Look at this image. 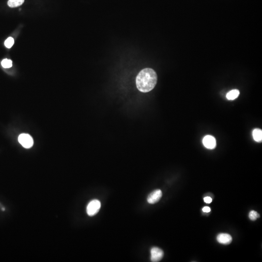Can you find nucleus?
Returning a JSON list of instances; mask_svg holds the SVG:
<instances>
[{
    "mask_svg": "<svg viewBox=\"0 0 262 262\" xmlns=\"http://www.w3.org/2000/svg\"><path fill=\"white\" fill-rule=\"evenodd\" d=\"M101 207V203L99 201L97 200L91 201L87 206V214L89 216H94L98 213Z\"/></svg>",
    "mask_w": 262,
    "mask_h": 262,
    "instance_id": "obj_2",
    "label": "nucleus"
},
{
    "mask_svg": "<svg viewBox=\"0 0 262 262\" xmlns=\"http://www.w3.org/2000/svg\"><path fill=\"white\" fill-rule=\"evenodd\" d=\"M2 66L3 68H10L12 66V61L8 59H4L2 61Z\"/></svg>",
    "mask_w": 262,
    "mask_h": 262,
    "instance_id": "obj_11",
    "label": "nucleus"
},
{
    "mask_svg": "<svg viewBox=\"0 0 262 262\" xmlns=\"http://www.w3.org/2000/svg\"><path fill=\"white\" fill-rule=\"evenodd\" d=\"M203 145L208 149H214L217 145L216 140L213 136L210 135L206 136L202 140Z\"/></svg>",
    "mask_w": 262,
    "mask_h": 262,
    "instance_id": "obj_5",
    "label": "nucleus"
},
{
    "mask_svg": "<svg viewBox=\"0 0 262 262\" xmlns=\"http://www.w3.org/2000/svg\"><path fill=\"white\" fill-rule=\"evenodd\" d=\"M24 2V0H8V6L10 8H17L21 6Z\"/></svg>",
    "mask_w": 262,
    "mask_h": 262,
    "instance_id": "obj_10",
    "label": "nucleus"
},
{
    "mask_svg": "<svg viewBox=\"0 0 262 262\" xmlns=\"http://www.w3.org/2000/svg\"><path fill=\"white\" fill-rule=\"evenodd\" d=\"M19 142L24 148L29 149L33 146L34 140L30 135L26 134H22L19 135L18 138Z\"/></svg>",
    "mask_w": 262,
    "mask_h": 262,
    "instance_id": "obj_3",
    "label": "nucleus"
},
{
    "mask_svg": "<svg viewBox=\"0 0 262 262\" xmlns=\"http://www.w3.org/2000/svg\"><path fill=\"white\" fill-rule=\"evenodd\" d=\"M151 260L152 262H159L164 256V251L161 249L153 247L151 250Z\"/></svg>",
    "mask_w": 262,
    "mask_h": 262,
    "instance_id": "obj_4",
    "label": "nucleus"
},
{
    "mask_svg": "<svg viewBox=\"0 0 262 262\" xmlns=\"http://www.w3.org/2000/svg\"><path fill=\"white\" fill-rule=\"evenodd\" d=\"M14 43V40L12 37H9L5 42H4V45L8 48H11Z\"/></svg>",
    "mask_w": 262,
    "mask_h": 262,
    "instance_id": "obj_13",
    "label": "nucleus"
},
{
    "mask_svg": "<svg viewBox=\"0 0 262 262\" xmlns=\"http://www.w3.org/2000/svg\"><path fill=\"white\" fill-rule=\"evenodd\" d=\"M157 75L154 70L146 68L138 73L136 79V85L139 91L144 93L151 91L156 86Z\"/></svg>",
    "mask_w": 262,
    "mask_h": 262,
    "instance_id": "obj_1",
    "label": "nucleus"
},
{
    "mask_svg": "<svg viewBox=\"0 0 262 262\" xmlns=\"http://www.w3.org/2000/svg\"><path fill=\"white\" fill-rule=\"evenodd\" d=\"M239 94L240 92L238 90L233 89V90L229 91L227 93V95H226V98L229 100H233V99H237L238 97Z\"/></svg>",
    "mask_w": 262,
    "mask_h": 262,
    "instance_id": "obj_9",
    "label": "nucleus"
},
{
    "mask_svg": "<svg viewBox=\"0 0 262 262\" xmlns=\"http://www.w3.org/2000/svg\"><path fill=\"white\" fill-rule=\"evenodd\" d=\"M253 136L254 140L258 142L262 140V131L259 129H255L253 131Z\"/></svg>",
    "mask_w": 262,
    "mask_h": 262,
    "instance_id": "obj_8",
    "label": "nucleus"
},
{
    "mask_svg": "<svg viewBox=\"0 0 262 262\" xmlns=\"http://www.w3.org/2000/svg\"><path fill=\"white\" fill-rule=\"evenodd\" d=\"M217 242L223 245H229L233 240L231 235L228 233H222L218 234L217 237Z\"/></svg>",
    "mask_w": 262,
    "mask_h": 262,
    "instance_id": "obj_7",
    "label": "nucleus"
},
{
    "mask_svg": "<svg viewBox=\"0 0 262 262\" xmlns=\"http://www.w3.org/2000/svg\"><path fill=\"white\" fill-rule=\"evenodd\" d=\"M204 201L206 203L208 204V203H210L212 202V199L211 197H206L204 198Z\"/></svg>",
    "mask_w": 262,
    "mask_h": 262,
    "instance_id": "obj_14",
    "label": "nucleus"
},
{
    "mask_svg": "<svg viewBox=\"0 0 262 262\" xmlns=\"http://www.w3.org/2000/svg\"><path fill=\"white\" fill-rule=\"evenodd\" d=\"M202 211L204 213H209V212H210L211 211V209L208 206H206L202 208Z\"/></svg>",
    "mask_w": 262,
    "mask_h": 262,
    "instance_id": "obj_15",
    "label": "nucleus"
},
{
    "mask_svg": "<svg viewBox=\"0 0 262 262\" xmlns=\"http://www.w3.org/2000/svg\"><path fill=\"white\" fill-rule=\"evenodd\" d=\"M162 196V192L160 190H155L152 192L147 198V201L150 204H154L158 202Z\"/></svg>",
    "mask_w": 262,
    "mask_h": 262,
    "instance_id": "obj_6",
    "label": "nucleus"
},
{
    "mask_svg": "<svg viewBox=\"0 0 262 262\" xmlns=\"http://www.w3.org/2000/svg\"><path fill=\"white\" fill-rule=\"evenodd\" d=\"M249 217L251 221H255L258 218L260 217V215L257 212L252 210L249 212Z\"/></svg>",
    "mask_w": 262,
    "mask_h": 262,
    "instance_id": "obj_12",
    "label": "nucleus"
}]
</instances>
